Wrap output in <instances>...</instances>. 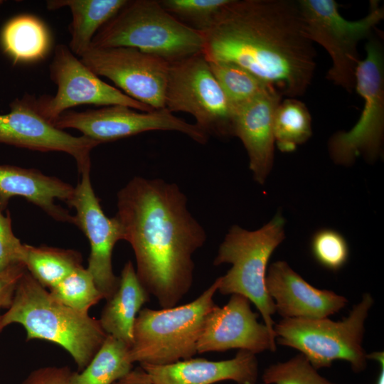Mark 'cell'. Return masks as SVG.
<instances>
[{"label": "cell", "instance_id": "cell-31", "mask_svg": "<svg viewBox=\"0 0 384 384\" xmlns=\"http://www.w3.org/2000/svg\"><path fill=\"white\" fill-rule=\"evenodd\" d=\"M313 257L322 267L337 271L347 262L349 247L345 238L332 229H321L316 231L311 240Z\"/></svg>", "mask_w": 384, "mask_h": 384}, {"label": "cell", "instance_id": "cell-12", "mask_svg": "<svg viewBox=\"0 0 384 384\" xmlns=\"http://www.w3.org/2000/svg\"><path fill=\"white\" fill-rule=\"evenodd\" d=\"M52 124L60 129H77L100 144L154 130L181 132L202 144L207 142L209 137L196 124L176 117L166 108L142 112L113 105L81 112L68 110Z\"/></svg>", "mask_w": 384, "mask_h": 384}, {"label": "cell", "instance_id": "cell-1", "mask_svg": "<svg viewBox=\"0 0 384 384\" xmlns=\"http://www.w3.org/2000/svg\"><path fill=\"white\" fill-rule=\"evenodd\" d=\"M117 206L139 280L163 309L175 306L193 284V255L207 238L186 196L176 183L135 176L117 193Z\"/></svg>", "mask_w": 384, "mask_h": 384}, {"label": "cell", "instance_id": "cell-19", "mask_svg": "<svg viewBox=\"0 0 384 384\" xmlns=\"http://www.w3.org/2000/svg\"><path fill=\"white\" fill-rule=\"evenodd\" d=\"M140 366L155 384H213L224 380L256 384L258 377L256 354L245 350H239L234 358L225 361L191 358L171 364Z\"/></svg>", "mask_w": 384, "mask_h": 384}, {"label": "cell", "instance_id": "cell-20", "mask_svg": "<svg viewBox=\"0 0 384 384\" xmlns=\"http://www.w3.org/2000/svg\"><path fill=\"white\" fill-rule=\"evenodd\" d=\"M75 187L36 169L0 164V209L3 211L15 196L24 198L55 220L73 224L74 217L56 201L69 205Z\"/></svg>", "mask_w": 384, "mask_h": 384}, {"label": "cell", "instance_id": "cell-10", "mask_svg": "<svg viewBox=\"0 0 384 384\" xmlns=\"http://www.w3.org/2000/svg\"><path fill=\"white\" fill-rule=\"evenodd\" d=\"M165 108L191 114L208 136H233L235 108L202 53L169 63Z\"/></svg>", "mask_w": 384, "mask_h": 384}, {"label": "cell", "instance_id": "cell-2", "mask_svg": "<svg viewBox=\"0 0 384 384\" xmlns=\"http://www.w3.org/2000/svg\"><path fill=\"white\" fill-rule=\"evenodd\" d=\"M207 60L235 63L289 97L305 93L316 68L299 1L230 0L201 32Z\"/></svg>", "mask_w": 384, "mask_h": 384}, {"label": "cell", "instance_id": "cell-36", "mask_svg": "<svg viewBox=\"0 0 384 384\" xmlns=\"http://www.w3.org/2000/svg\"><path fill=\"white\" fill-rule=\"evenodd\" d=\"M367 359H373L379 363L380 370L375 384H384V353L383 351L373 352L366 354Z\"/></svg>", "mask_w": 384, "mask_h": 384}, {"label": "cell", "instance_id": "cell-35", "mask_svg": "<svg viewBox=\"0 0 384 384\" xmlns=\"http://www.w3.org/2000/svg\"><path fill=\"white\" fill-rule=\"evenodd\" d=\"M112 384H155L150 375L141 367L132 369Z\"/></svg>", "mask_w": 384, "mask_h": 384}, {"label": "cell", "instance_id": "cell-22", "mask_svg": "<svg viewBox=\"0 0 384 384\" xmlns=\"http://www.w3.org/2000/svg\"><path fill=\"white\" fill-rule=\"evenodd\" d=\"M128 0H50L49 10L68 7L72 14L69 48L80 58L91 46L97 32L114 16Z\"/></svg>", "mask_w": 384, "mask_h": 384}, {"label": "cell", "instance_id": "cell-4", "mask_svg": "<svg viewBox=\"0 0 384 384\" xmlns=\"http://www.w3.org/2000/svg\"><path fill=\"white\" fill-rule=\"evenodd\" d=\"M204 38L156 0H132L95 35L92 48L131 47L169 63L202 53Z\"/></svg>", "mask_w": 384, "mask_h": 384}, {"label": "cell", "instance_id": "cell-16", "mask_svg": "<svg viewBox=\"0 0 384 384\" xmlns=\"http://www.w3.org/2000/svg\"><path fill=\"white\" fill-rule=\"evenodd\" d=\"M258 313L252 311L250 301L233 294L223 307L218 305L208 316L197 343V353L225 351L232 348L255 354L276 351L275 336L265 324L257 321Z\"/></svg>", "mask_w": 384, "mask_h": 384}, {"label": "cell", "instance_id": "cell-9", "mask_svg": "<svg viewBox=\"0 0 384 384\" xmlns=\"http://www.w3.org/2000/svg\"><path fill=\"white\" fill-rule=\"evenodd\" d=\"M366 57L356 70L355 89L364 100L357 123L348 132L334 134L329 142L331 158L348 166L356 157L374 161L381 154L384 131V51L381 41L370 36Z\"/></svg>", "mask_w": 384, "mask_h": 384}, {"label": "cell", "instance_id": "cell-37", "mask_svg": "<svg viewBox=\"0 0 384 384\" xmlns=\"http://www.w3.org/2000/svg\"><path fill=\"white\" fill-rule=\"evenodd\" d=\"M2 3H3V1H1V0H0V5H1Z\"/></svg>", "mask_w": 384, "mask_h": 384}, {"label": "cell", "instance_id": "cell-6", "mask_svg": "<svg viewBox=\"0 0 384 384\" xmlns=\"http://www.w3.org/2000/svg\"><path fill=\"white\" fill-rule=\"evenodd\" d=\"M285 220L277 214L257 230L250 231L233 225L219 246L213 265H232L219 277L218 291L223 294H238L252 302L262 315L264 324L273 334L276 312L274 303L265 287L267 266L270 257L284 240Z\"/></svg>", "mask_w": 384, "mask_h": 384}, {"label": "cell", "instance_id": "cell-28", "mask_svg": "<svg viewBox=\"0 0 384 384\" xmlns=\"http://www.w3.org/2000/svg\"><path fill=\"white\" fill-rule=\"evenodd\" d=\"M50 295L66 306L82 314L104 299L87 268H76L50 289Z\"/></svg>", "mask_w": 384, "mask_h": 384}, {"label": "cell", "instance_id": "cell-32", "mask_svg": "<svg viewBox=\"0 0 384 384\" xmlns=\"http://www.w3.org/2000/svg\"><path fill=\"white\" fill-rule=\"evenodd\" d=\"M23 246L13 233L10 213L0 209V272L21 262Z\"/></svg>", "mask_w": 384, "mask_h": 384}, {"label": "cell", "instance_id": "cell-5", "mask_svg": "<svg viewBox=\"0 0 384 384\" xmlns=\"http://www.w3.org/2000/svg\"><path fill=\"white\" fill-rule=\"evenodd\" d=\"M219 277L193 301L181 306L139 311L134 321L129 358L153 365H167L191 358L206 319L217 306L213 301Z\"/></svg>", "mask_w": 384, "mask_h": 384}, {"label": "cell", "instance_id": "cell-24", "mask_svg": "<svg viewBox=\"0 0 384 384\" xmlns=\"http://www.w3.org/2000/svg\"><path fill=\"white\" fill-rule=\"evenodd\" d=\"M82 258L74 250L23 244L21 262L43 287L52 288L76 268Z\"/></svg>", "mask_w": 384, "mask_h": 384}, {"label": "cell", "instance_id": "cell-25", "mask_svg": "<svg viewBox=\"0 0 384 384\" xmlns=\"http://www.w3.org/2000/svg\"><path fill=\"white\" fill-rule=\"evenodd\" d=\"M129 347L107 335L100 349L80 373L73 372L72 384H112L133 367Z\"/></svg>", "mask_w": 384, "mask_h": 384}, {"label": "cell", "instance_id": "cell-33", "mask_svg": "<svg viewBox=\"0 0 384 384\" xmlns=\"http://www.w3.org/2000/svg\"><path fill=\"white\" fill-rule=\"evenodd\" d=\"M26 270L23 263H18L0 272V309L11 306L16 286Z\"/></svg>", "mask_w": 384, "mask_h": 384}, {"label": "cell", "instance_id": "cell-3", "mask_svg": "<svg viewBox=\"0 0 384 384\" xmlns=\"http://www.w3.org/2000/svg\"><path fill=\"white\" fill-rule=\"evenodd\" d=\"M11 324L23 326L27 341L41 339L63 347L81 370L107 336L99 319L55 299L27 270L16 286L11 306L0 315V333Z\"/></svg>", "mask_w": 384, "mask_h": 384}, {"label": "cell", "instance_id": "cell-17", "mask_svg": "<svg viewBox=\"0 0 384 384\" xmlns=\"http://www.w3.org/2000/svg\"><path fill=\"white\" fill-rule=\"evenodd\" d=\"M265 287L276 312L283 318L321 319L339 311L348 300L332 291L317 289L306 282L284 261L272 263Z\"/></svg>", "mask_w": 384, "mask_h": 384}, {"label": "cell", "instance_id": "cell-27", "mask_svg": "<svg viewBox=\"0 0 384 384\" xmlns=\"http://www.w3.org/2000/svg\"><path fill=\"white\" fill-rule=\"evenodd\" d=\"M207 61L213 76L234 108L274 87L235 63Z\"/></svg>", "mask_w": 384, "mask_h": 384}, {"label": "cell", "instance_id": "cell-13", "mask_svg": "<svg viewBox=\"0 0 384 384\" xmlns=\"http://www.w3.org/2000/svg\"><path fill=\"white\" fill-rule=\"evenodd\" d=\"M80 59L127 96L153 110L165 108L166 60L131 47H90Z\"/></svg>", "mask_w": 384, "mask_h": 384}, {"label": "cell", "instance_id": "cell-21", "mask_svg": "<svg viewBox=\"0 0 384 384\" xmlns=\"http://www.w3.org/2000/svg\"><path fill=\"white\" fill-rule=\"evenodd\" d=\"M149 295L139 280L133 263L127 261L122 270L119 287L107 300L99 319L105 333L130 348L135 319L142 306L149 301Z\"/></svg>", "mask_w": 384, "mask_h": 384}, {"label": "cell", "instance_id": "cell-30", "mask_svg": "<svg viewBox=\"0 0 384 384\" xmlns=\"http://www.w3.org/2000/svg\"><path fill=\"white\" fill-rule=\"evenodd\" d=\"M262 381L264 384H336L321 376L302 353L270 365L263 373Z\"/></svg>", "mask_w": 384, "mask_h": 384}, {"label": "cell", "instance_id": "cell-14", "mask_svg": "<svg viewBox=\"0 0 384 384\" xmlns=\"http://www.w3.org/2000/svg\"><path fill=\"white\" fill-rule=\"evenodd\" d=\"M26 94L10 103V112L0 114V143L41 152L67 153L75 160L78 171L90 169V152L100 144L84 135L75 137L53 126Z\"/></svg>", "mask_w": 384, "mask_h": 384}, {"label": "cell", "instance_id": "cell-15", "mask_svg": "<svg viewBox=\"0 0 384 384\" xmlns=\"http://www.w3.org/2000/svg\"><path fill=\"white\" fill-rule=\"evenodd\" d=\"M90 171L80 173V181L68 206L76 212L73 224L83 232L90 245L87 270L107 300L119 284V277L113 272L112 257L114 247L117 241L124 240V233L118 219L115 216L110 218L103 212L91 184Z\"/></svg>", "mask_w": 384, "mask_h": 384}, {"label": "cell", "instance_id": "cell-7", "mask_svg": "<svg viewBox=\"0 0 384 384\" xmlns=\"http://www.w3.org/2000/svg\"><path fill=\"white\" fill-rule=\"evenodd\" d=\"M373 304L372 296L364 294L348 316L339 321L328 317L283 318L274 325L275 342L300 351L316 370L342 360L350 363L353 372L361 373L367 366L362 343L365 321Z\"/></svg>", "mask_w": 384, "mask_h": 384}, {"label": "cell", "instance_id": "cell-23", "mask_svg": "<svg viewBox=\"0 0 384 384\" xmlns=\"http://www.w3.org/2000/svg\"><path fill=\"white\" fill-rule=\"evenodd\" d=\"M4 52L15 63H33L45 58L50 47V36L46 24L31 14H21L9 20L1 33Z\"/></svg>", "mask_w": 384, "mask_h": 384}, {"label": "cell", "instance_id": "cell-26", "mask_svg": "<svg viewBox=\"0 0 384 384\" xmlns=\"http://www.w3.org/2000/svg\"><path fill=\"white\" fill-rule=\"evenodd\" d=\"M274 143L282 152L295 151L311 136V118L306 106L292 97L281 100L274 117Z\"/></svg>", "mask_w": 384, "mask_h": 384}, {"label": "cell", "instance_id": "cell-34", "mask_svg": "<svg viewBox=\"0 0 384 384\" xmlns=\"http://www.w3.org/2000/svg\"><path fill=\"white\" fill-rule=\"evenodd\" d=\"M68 367H44L33 370L21 384H72Z\"/></svg>", "mask_w": 384, "mask_h": 384}, {"label": "cell", "instance_id": "cell-38", "mask_svg": "<svg viewBox=\"0 0 384 384\" xmlns=\"http://www.w3.org/2000/svg\"><path fill=\"white\" fill-rule=\"evenodd\" d=\"M1 315V314H0Z\"/></svg>", "mask_w": 384, "mask_h": 384}, {"label": "cell", "instance_id": "cell-8", "mask_svg": "<svg viewBox=\"0 0 384 384\" xmlns=\"http://www.w3.org/2000/svg\"><path fill=\"white\" fill-rule=\"evenodd\" d=\"M308 36L321 45L332 60L326 78L351 92L356 86V70L359 61L358 43L372 36L384 18V9L370 1L368 14L361 19L348 21L338 12L334 0H299Z\"/></svg>", "mask_w": 384, "mask_h": 384}, {"label": "cell", "instance_id": "cell-29", "mask_svg": "<svg viewBox=\"0 0 384 384\" xmlns=\"http://www.w3.org/2000/svg\"><path fill=\"white\" fill-rule=\"evenodd\" d=\"M230 0H159L170 14L200 32L206 31Z\"/></svg>", "mask_w": 384, "mask_h": 384}, {"label": "cell", "instance_id": "cell-11", "mask_svg": "<svg viewBox=\"0 0 384 384\" xmlns=\"http://www.w3.org/2000/svg\"><path fill=\"white\" fill-rule=\"evenodd\" d=\"M49 75L57 85L55 95L34 96L33 103L38 112L50 123L70 108L82 105H122L142 112L154 110L102 80L64 44L55 47Z\"/></svg>", "mask_w": 384, "mask_h": 384}, {"label": "cell", "instance_id": "cell-18", "mask_svg": "<svg viewBox=\"0 0 384 384\" xmlns=\"http://www.w3.org/2000/svg\"><path fill=\"white\" fill-rule=\"evenodd\" d=\"M274 87L235 108L233 134L242 142L255 181L263 184L274 162V117L282 100Z\"/></svg>", "mask_w": 384, "mask_h": 384}]
</instances>
